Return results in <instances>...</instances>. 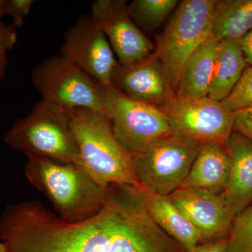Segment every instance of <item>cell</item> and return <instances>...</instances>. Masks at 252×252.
<instances>
[{"label":"cell","instance_id":"18","mask_svg":"<svg viewBox=\"0 0 252 252\" xmlns=\"http://www.w3.org/2000/svg\"><path fill=\"white\" fill-rule=\"evenodd\" d=\"M247 64L240 40L220 41L207 97L220 102L225 99L240 79Z\"/></svg>","mask_w":252,"mask_h":252},{"label":"cell","instance_id":"6","mask_svg":"<svg viewBox=\"0 0 252 252\" xmlns=\"http://www.w3.org/2000/svg\"><path fill=\"white\" fill-rule=\"evenodd\" d=\"M98 86L104 114L116 139L131 157L172 135L168 119L157 106L131 98L114 88Z\"/></svg>","mask_w":252,"mask_h":252},{"label":"cell","instance_id":"22","mask_svg":"<svg viewBox=\"0 0 252 252\" xmlns=\"http://www.w3.org/2000/svg\"><path fill=\"white\" fill-rule=\"evenodd\" d=\"M220 103L232 113L252 107V65L245 68L233 90Z\"/></svg>","mask_w":252,"mask_h":252},{"label":"cell","instance_id":"20","mask_svg":"<svg viewBox=\"0 0 252 252\" xmlns=\"http://www.w3.org/2000/svg\"><path fill=\"white\" fill-rule=\"evenodd\" d=\"M177 0H135L127 6L132 21L138 27L152 31L179 4Z\"/></svg>","mask_w":252,"mask_h":252},{"label":"cell","instance_id":"3","mask_svg":"<svg viewBox=\"0 0 252 252\" xmlns=\"http://www.w3.org/2000/svg\"><path fill=\"white\" fill-rule=\"evenodd\" d=\"M67 111L83 167L91 178L104 189L140 185L132 158L116 139L105 115L86 109Z\"/></svg>","mask_w":252,"mask_h":252},{"label":"cell","instance_id":"16","mask_svg":"<svg viewBox=\"0 0 252 252\" xmlns=\"http://www.w3.org/2000/svg\"><path fill=\"white\" fill-rule=\"evenodd\" d=\"M230 160L223 144H200L198 154L180 188L205 189L216 193L225 191L229 182Z\"/></svg>","mask_w":252,"mask_h":252},{"label":"cell","instance_id":"9","mask_svg":"<svg viewBox=\"0 0 252 252\" xmlns=\"http://www.w3.org/2000/svg\"><path fill=\"white\" fill-rule=\"evenodd\" d=\"M166 116L172 134L199 144H225L233 132L235 113L209 97L170 96L157 106Z\"/></svg>","mask_w":252,"mask_h":252},{"label":"cell","instance_id":"10","mask_svg":"<svg viewBox=\"0 0 252 252\" xmlns=\"http://www.w3.org/2000/svg\"><path fill=\"white\" fill-rule=\"evenodd\" d=\"M61 55L100 85L112 87L119 64L108 40L91 15H82L66 31Z\"/></svg>","mask_w":252,"mask_h":252},{"label":"cell","instance_id":"5","mask_svg":"<svg viewBox=\"0 0 252 252\" xmlns=\"http://www.w3.org/2000/svg\"><path fill=\"white\" fill-rule=\"evenodd\" d=\"M218 1L184 0L177 6L153 54L158 60L170 95L177 94L184 69L211 34Z\"/></svg>","mask_w":252,"mask_h":252},{"label":"cell","instance_id":"19","mask_svg":"<svg viewBox=\"0 0 252 252\" xmlns=\"http://www.w3.org/2000/svg\"><path fill=\"white\" fill-rule=\"evenodd\" d=\"M252 29V0L218 1L211 37L240 41Z\"/></svg>","mask_w":252,"mask_h":252},{"label":"cell","instance_id":"28","mask_svg":"<svg viewBox=\"0 0 252 252\" xmlns=\"http://www.w3.org/2000/svg\"><path fill=\"white\" fill-rule=\"evenodd\" d=\"M0 252H8L6 245L1 241H0Z\"/></svg>","mask_w":252,"mask_h":252},{"label":"cell","instance_id":"14","mask_svg":"<svg viewBox=\"0 0 252 252\" xmlns=\"http://www.w3.org/2000/svg\"><path fill=\"white\" fill-rule=\"evenodd\" d=\"M154 221L189 252L203 243L201 235L167 196L154 193L143 185L133 187Z\"/></svg>","mask_w":252,"mask_h":252},{"label":"cell","instance_id":"26","mask_svg":"<svg viewBox=\"0 0 252 252\" xmlns=\"http://www.w3.org/2000/svg\"><path fill=\"white\" fill-rule=\"evenodd\" d=\"M228 245V237L216 241L202 243L189 252H225Z\"/></svg>","mask_w":252,"mask_h":252},{"label":"cell","instance_id":"7","mask_svg":"<svg viewBox=\"0 0 252 252\" xmlns=\"http://www.w3.org/2000/svg\"><path fill=\"white\" fill-rule=\"evenodd\" d=\"M200 144L175 134L155 141L132 157L139 183L154 193L168 196L187 178Z\"/></svg>","mask_w":252,"mask_h":252},{"label":"cell","instance_id":"12","mask_svg":"<svg viewBox=\"0 0 252 252\" xmlns=\"http://www.w3.org/2000/svg\"><path fill=\"white\" fill-rule=\"evenodd\" d=\"M196 228L203 243L226 238L235 217L222 193L198 188H180L168 195Z\"/></svg>","mask_w":252,"mask_h":252},{"label":"cell","instance_id":"23","mask_svg":"<svg viewBox=\"0 0 252 252\" xmlns=\"http://www.w3.org/2000/svg\"><path fill=\"white\" fill-rule=\"evenodd\" d=\"M3 17L2 0H0V81L4 77L9 63L8 56L14 49L18 39V28L3 22Z\"/></svg>","mask_w":252,"mask_h":252},{"label":"cell","instance_id":"2","mask_svg":"<svg viewBox=\"0 0 252 252\" xmlns=\"http://www.w3.org/2000/svg\"><path fill=\"white\" fill-rule=\"evenodd\" d=\"M27 158L26 178L47 197L61 220H85L103 207L107 189L97 185L83 167L46 158Z\"/></svg>","mask_w":252,"mask_h":252},{"label":"cell","instance_id":"25","mask_svg":"<svg viewBox=\"0 0 252 252\" xmlns=\"http://www.w3.org/2000/svg\"><path fill=\"white\" fill-rule=\"evenodd\" d=\"M233 131L252 142V107L235 113Z\"/></svg>","mask_w":252,"mask_h":252},{"label":"cell","instance_id":"13","mask_svg":"<svg viewBox=\"0 0 252 252\" xmlns=\"http://www.w3.org/2000/svg\"><path fill=\"white\" fill-rule=\"evenodd\" d=\"M112 87L131 98L155 106L171 96L161 64L153 53L128 67L119 64L113 77Z\"/></svg>","mask_w":252,"mask_h":252},{"label":"cell","instance_id":"1","mask_svg":"<svg viewBox=\"0 0 252 252\" xmlns=\"http://www.w3.org/2000/svg\"><path fill=\"white\" fill-rule=\"evenodd\" d=\"M8 252H179L130 186L111 185L103 207L67 222L38 201L12 204L0 216Z\"/></svg>","mask_w":252,"mask_h":252},{"label":"cell","instance_id":"15","mask_svg":"<svg viewBox=\"0 0 252 252\" xmlns=\"http://www.w3.org/2000/svg\"><path fill=\"white\" fill-rule=\"evenodd\" d=\"M224 145L231 168L223 195L236 215L252 203V142L233 131Z\"/></svg>","mask_w":252,"mask_h":252},{"label":"cell","instance_id":"11","mask_svg":"<svg viewBox=\"0 0 252 252\" xmlns=\"http://www.w3.org/2000/svg\"><path fill=\"white\" fill-rule=\"evenodd\" d=\"M127 6L122 0H96L91 6V17L123 67L146 59L154 49L153 43L132 21Z\"/></svg>","mask_w":252,"mask_h":252},{"label":"cell","instance_id":"17","mask_svg":"<svg viewBox=\"0 0 252 252\" xmlns=\"http://www.w3.org/2000/svg\"><path fill=\"white\" fill-rule=\"evenodd\" d=\"M219 42L210 36L193 53L184 69L176 94L189 97L208 96Z\"/></svg>","mask_w":252,"mask_h":252},{"label":"cell","instance_id":"8","mask_svg":"<svg viewBox=\"0 0 252 252\" xmlns=\"http://www.w3.org/2000/svg\"><path fill=\"white\" fill-rule=\"evenodd\" d=\"M32 81L41 99L56 107L104 114L98 84L61 55L43 60L33 71Z\"/></svg>","mask_w":252,"mask_h":252},{"label":"cell","instance_id":"24","mask_svg":"<svg viewBox=\"0 0 252 252\" xmlns=\"http://www.w3.org/2000/svg\"><path fill=\"white\" fill-rule=\"evenodd\" d=\"M33 0H2L3 16H9L16 28H21L29 14Z\"/></svg>","mask_w":252,"mask_h":252},{"label":"cell","instance_id":"27","mask_svg":"<svg viewBox=\"0 0 252 252\" xmlns=\"http://www.w3.org/2000/svg\"><path fill=\"white\" fill-rule=\"evenodd\" d=\"M240 46L247 64L252 65V29L240 40Z\"/></svg>","mask_w":252,"mask_h":252},{"label":"cell","instance_id":"4","mask_svg":"<svg viewBox=\"0 0 252 252\" xmlns=\"http://www.w3.org/2000/svg\"><path fill=\"white\" fill-rule=\"evenodd\" d=\"M4 141L10 148L27 157L46 158L83 167L67 111L42 99L28 116L14 122Z\"/></svg>","mask_w":252,"mask_h":252},{"label":"cell","instance_id":"21","mask_svg":"<svg viewBox=\"0 0 252 252\" xmlns=\"http://www.w3.org/2000/svg\"><path fill=\"white\" fill-rule=\"evenodd\" d=\"M225 252H252V203L235 215Z\"/></svg>","mask_w":252,"mask_h":252}]
</instances>
